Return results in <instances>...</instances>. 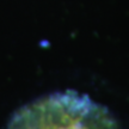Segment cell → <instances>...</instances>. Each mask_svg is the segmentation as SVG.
<instances>
[{
  "mask_svg": "<svg viewBox=\"0 0 129 129\" xmlns=\"http://www.w3.org/2000/svg\"><path fill=\"white\" fill-rule=\"evenodd\" d=\"M7 129H120L105 106L77 91L55 92L18 110Z\"/></svg>",
  "mask_w": 129,
  "mask_h": 129,
  "instance_id": "cell-1",
  "label": "cell"
}]
</instances>
